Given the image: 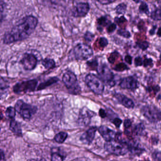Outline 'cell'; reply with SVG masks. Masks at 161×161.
<instances>
[{
  "instance_id": "6da1fadb",
  "label": "cell",
  "mask_w": 161,
  "mask_h": 161,
  "mask_svg": "<svg viewBox=\"0 0 161 161\" xmlns=\"http://www.w3.org/2000/svg\"><path fill=\"white\" fill-rule=\"evenodd\" d=\"M37 23L38 20L35 17L32 15L25 16L19 20L11 31L4 34L3 43L7 45L26 39L33 32Z\"/></svg>"
},
{
  "instance_id": "7a4b0ae2",
  "label": "cell",
  "mask_w": 161,
  "mask_h": 161,
  "mask_svg": "<svg viewBox=\"0 0 161 161\" xmlns=\"http://www.w3.org/2000/svg\"><path fill=\"white\" fill-rule=\"evenodd\" d=\"M105 148L108 152L117 156L124 155L129 151L126 141L124 140L118 141L114 139L106 142Z\"/></svg>"
},
{
  "instance_id": "3957f363",
  "label": "cell",
  "mask_w": 161,
  "mask_h": 161,
  "mask_svg": "<svg viewBox=\"0 0 161 161\" xmlns=\"http://www.w3.org/2000/svg\"><path fill=\"white\" fill-rule=\"evenodd\" d=\"M63 82L69 91L73 95H78L81 92L80 87L78 83L75 74L70 71H67L63 75Z\"/></svg>"
},
{
  "instance_id": "277c9868",
  "label": "cell",
  "mask_w": 161,
  "mask_h": 161,
  "mask_svg": "<svg viewBox=\"0 0 161 161\" xmlns=\"http://www.w3.org/2000/svg\"><path fill=\"white\" fill-rule=\"evenodd\" d=\"M85 81L92 92L96 95H102L104 85L103 81L99 77L93 73H89L86 77Z\"/></svg>"
},
{
  "instance_id": "5b68a950",
  "label": "cell",
  "mask_w": 161,
  "mask_h": 161,
  "mask_svg": "<svg viewBox=\"0 0 161 161\" xmlns=\"http://www.w3.org/2000/svg\"><path fill=\"white\" fill-rule=\"evenodd\" d=\"M73 54L75 59L79 61L87 60L93 55V50L85 44H80L73 49Z\"/></svg>"
},
{
  "instance_id": "8992f818",
  "label": "cell",
  "mask_w": 161,
  "mask_h": 161,
  "mask_svg": "<svg viewBox=\"0 0 161 161\" xmlns=\"http://www.w3.org/2000/svg\"><path fill=\"white\" fill-rule=\"evenodd\" d=\"M16 111L25 119H30L36 112V108L31 104L25 103L23 101L19 100L15 106Z\"/></svg>"
},
{
  "instance_id": "52a82bcc",
  "label": "cell",
  "mask_w": 161,
  "mask_h": 161,
  "mask_svg": "<svg viewBox=\"0 0 161 161\" xmlns=\"http://www.w3.org/2000/svg\"><path fill=\"white\" fill-rule=\"evenodd\" d=\"M37 80H31L18 83L13 87L14 92L16 94H24L27 92L35 91L37 85Z\"/></svg>"
},
{
  "instance_id": "ba28073f",
  "label": "cell",
  "mask_w": 161,
  "mask_h": 161,
  "mask_svg": "<svg viewBox=\"0 0 161 161\" xmlns=\"http://www.w3.org/2000/svg\"><path fill=\"white\" fill-rule=\"evenodd\" d=\"M143 115L150 122H157L161 120V111L153 105H145L141 110Z\"/></svg>"
},
{
  "instance_id": "9c48e42d",
  "label": "cell",
  "mask_w": 161,
  "mask_h": 161,
  "mask_svg": "<svg viewBox=\"0 0 161 161\" xmlns=\"http://www.w3.org/2000/svg\"><path fill=\"white\" fill-rule=\"evenodd\" d=\"M100 79L111 87L114 86L115 82L114 80V74L107 65L102 64L97 69Z\"/></svg>"
},
{
  "instance_id": "30bf717a",
  "label": "cell",
  "mask_w": 161,
  "mask_h": 161,
  "mask_svg": "<svg viewBox=\"0 0 161 161\" xmlns=\"http://www.w3.org/2000/svg\"><path fill=\"white\" fill-rule=\"evenodd\" d=\"M20 63L25 70L31 71L34 69L36 67L37 59L32 53H25L23 54Z\"/></svg>"
},
{
  "instance_id": "8fae6325",
  "label": "cell",
  "mask_w": 161,
  "mask_h": 161,
  "mask_svg": "<svg viewBox=\"0 0 161 161\" xmlns=\"http://www.w3.org/2000/svg\"><path fill=\"white\" fill-rule=\"evenodd\" d=\"M90 6L87 3H77L72 11V15L76 18L83 17L88 14Z\"/></svg>"
},
{
  "instance_id": "7c38bea8",
  "label": "cell",
  "mask_w": 161,
  "mask_h": 161,
  "mask_svg": "<svg viewBox=\"0 0 161 161\" xmlns=\"http://www.w3.org/2000/svg\"><path fill=\"white\" fill-rule=\"evenodd\" d=\"M119 86L123 89L134 90L139 87V82L134 77L129 76L123 78L119 83Z\"/></svg>"
},
{
  "instance_id": "4fadbf2b",
  "label": "cell",
  "mask_w": 161,
  "mask_h": 161,
  "mask_svg": "<svg viewBox=\"0 0 161 161\" xmlns=\"http://www.w3.org/2000/svg\"><path fill=\"white\" fill-rule=\"evenodd\" d=\"M94 113L86 107H83L80 111L79 115V123L82 125H87L90 121L91 118L94 116Z\"/></svg>"
},
{
  "instance_id": "5bb4252c",
  "label": "cell",
  "mask_w": 161,
  "mask_h": 161,
  "mask_svg": "<svg viewBox=\"0 0 161 161\" xmlns=\"http://www.w3.org/2000/svg\"><path fill=\"white\" fill-rule=\"evenodd\" d=\"M99 132L106 142L112 141L115 138V132L106 126H101L98 129Z\"/></svg>"
},
{
  "instance_id": "9a60e30c",
  "label": "cell",
  "mask_w": 161,
  "mask_h": 161,
  "mask_svg": "<svg viewBox=\"0 0 161 161\" xmlns=\"http://www.w3.org/2000/svg\"><path fill=\"white\" fill-rule=\"evenodd\" d=\"M115 97L119 103L126 108L128 109H132L134 107L135 104L133 101L131 99L127 97L124 95H122L120 93H117L115 94Z\"/></svg>"
},
{
  "instance_id": "2e32d148",
  "label": "cell",
  "mask_w": 161,
  "mask_h": 161,
  "mask_svg": "<svg viewBox=\"0 0 161 161\" xmlns=\"http://www.w3.org/2000/svg\"><path fill=\"white\" fill-rule=\"evenodd\" d=\"M97 128L93 127L88 129L85 133L83 134L81 136V140L86 144H89L92 143L95 138Z\"/></svg>"
},
{
  "instance_id": "e0dca14e",
  "label": "cell",
  "mask_w": 161,
  "mask_h": 161,
  "mask_svg": "<svg viewBox=\"0 0 161 161\" xmlns=\"http://www.w3.org/2000/svg\"><path fill=\"white\" fill-rule=\"evenodd\" d=\"M129 151L136 155H139L144 151V149L142 148L139 144L134 140L126 141Z\"/></svg>"
},
{
  "instance_id": "ac0fdd59",
  "label": "cell",
  "mask_w": 161,
  "mask_h": 161,
  "mask_svg": "<svg viewBox=\"0 0 161 161\" xmlns=\"http://www.w3.org/2000/svg\"><path fill=\"white\" fill-rule=\"evenodd\" d=\"M10 129L11 130L17 135H21L22 130L20 124L15 120H12L10 123Z\"/></svg>"
},
{
  "instance_id": "d6986e66",
  "label": "cell",
  "mask_w": 161,
  "mask_h": 161,
  "mask_svg": "<svg viewBox=\"0 0 161 161\" xmlns=\"http://www.w3.org/2000/svg\"><path fill=\"white\" fill-rule=\"evenodd\" d=\"M64 154L58 148L53 149L52 153V161H63L64 159Z\"/></svg>"
},
{
  "instance_id": "ffe728a7",
  "label": "cell",
  "mask_w": 161,
  "mask_h": 161,
  "mask_svg": "<svg viewBox=\"0 0 161 161\" xmlns=\"http://www.w3.org/2000/svg\"><path fill=\"white\" fill-rule=\"evenodd\" d=\"M58 80H59V79L57 77H53V78H51L46 81L40 84L37 87V90H41L45 89L48 86H50L53 84L57 82Z\"/></svg>"
},
{
  "instance_id": "44dd1931",
  "label": "cell",
  "mask_w": 161,
  "mask_h": 161,
  "mask_svg": "<svg viewBox=\"0 0 161 161\" xmlns=\"http://www.w3.org/2000/svg\"><path fill=\"white\" fill-rule=\"evenodd\" d=\"M98 24V29L100 31H102L103 27L109 26L111 24V21L108 19L106 16H102L99 18L97 21Z\"/></svg>"
},
{
  "instance_id": "7402d4cb",
  "label": "cell",
  "mask_w": 161,
  "mask_h": 161,
  "mask_svg": "<svg viewBox=\"0 0 161 161\" xmlns=\"http://www.w3.org/2000/svg\"><path fill=\"white\" fill-rule=\"evenodd\" d=\"M145 127L142 123L136 124L132 129V132L136 136H142L145 132Z\"/></svg>"
},
{
  "instance_id": "603a6c76",
  "label": "cell",
  "mask_w": 161,
  "mask_h": 161,
  "mask_svg": "<svg viewBox=\"0 0 161 161\" xmlns=\"http://www.w3.org/2000/svg\"><path fill=\"white\" fill-rule=\"evenodd\" d=\"M42 64L43 66L47 69H51L55 66V63L54 60L50 58H46L42 60Z\"/></svg>"
},
{
  "instance_id": "cb8c5ba5",
  "label": "cell",
  "mask_w": 161,
  "mask_h": 161,
  "mask_svg": "<svg viewBox=\"0 0 161 161\" xmlns=\"http://www.w3.org/2000/svg\"><path fill=\"white\" fill-rule=\"evenodd\" d=\"M67 136L68 134L67 133L64 132H61L55 136L54 139L58 143H62L64 142L65 140L67 137Z\"/></svg>"
},
{
  "instance_id": "d4e9b609",
  "label": "cell",
  "mask_w": 161,
  "mask_h": 161,
  "mask_svg": "<svg viewBox=\"0 0 161 161\" xmlns=\"http://www.w3.org/2000/svg\"><path fill=\"white\" fill-rule=\"evenodd\" d=\"M127 10V5L124 3H120L115 8L116 13L118 14H123Z\"/></svg>"
},
{
  "instance_id": "484cf974",
  "label": "cell",
  "mask_w": 161,
  "mask_h": 161,
  "mask_svg": "<svg viewBox=\"0 0 161 161\" xmlns=\"http://www.w3.org/2000/svg\"><path fill=\"white\" fill-rule=\"evenodd\" d=\"M151 18L154 20H161V8H158L152 12Z\"/></svg>"
},
{
  "instance_id": "4316f807",
  "label": "cell",
  "mask_w": 161,
  "mask_h": 161,
  "mask_svg": "<svg viewBox=\"0 0 161 161\" xmlns=\"http://www.w3.org/2000/svg\"><path fill=\"white\" fill-rule=\"evenodd\" d=\"M129 69V67L127 66V65L123 63L118 64L114 68V70L118 71V72H123V71Z\"/></svg>"
},
{
  "instance_id": "83f0119b",
  "label": "cell",
  "mask_w": 161,
  "mask_h": 161,
  "mask_svg": "<svg viewBox=\"0 0 161 161\" xmlns=\"http://www.w3.org/2000/svg\"><path fill=\"white\" fill-rule=\"evenodd\" d=\"M139 11L141 14H145L148 15L149 13L147 4L145 2H142L139 7Z\"/></svg>"
},
{
  "instance_id": "f1b7e54d",
  "label": "cell",
  "mask_w": 161,
  "mask_h": 161,
  "mask_svg": "<svg viewBox=\"0 0 161 161\" xmlns=\"http://www.w3.org/2000/svg\"><path fill=\"white\" fill-rule=\"evenodd\" d=\"M16 111L15 108H14L13 107H9L6 109L5 114L8 118L13 119L15 116Z\"/></svg>"
},
{
  "instance_id": "f546056e",
  "label": "cell",
  "mask_w": 161,
  "mask_h": 161,
  "mask_svg": "<svg viewBox=\"0 0 161 161\" xmlns=\"http://www.w3.org/2000/svg\"><path fill=\"white\" fill-rule=\"evenodd\" d=\"M119 53L118 52H114L111 53L110 56L108 57V61L110 64H114L116 60L119 58Z\"/></svg>"
},
{
  "instance_id": "4dcf8cb0",
  "label": "cell",
  "mask_w": 161,
  "mask_h": 161,
  "mask_svg": "<svg viewBox=\"0 0 161 161\" xmlns=\"http://www.w3.org/2000/svg\"><path fill=\"white\" fill-rule=\"evenodd\" d=\"M136 46L143 51L146 50L149 46V44L147 41H142V42H137L136 43Z\"/></svg>"
},
{
  "instance_id": "1f68e13d",
  "label": "cell",
  "mask_w": 161,
  "mask_h": 161,
  "mask_svg": "<svg viewBox=\"0 0 161 161\" xmlns=\"http://www.w3.org/2000/svg\"><path fill=\"white\" fill-rule=\"evenodd\" d=\"M117 34L120 36H123L126 38H129L131 36V34L130 32L124 30H119L117 31Z\"/></svg>"
},
{
  "instance_id": "d6a6232c",
  "label": "cell",
  "mask_w": 161,
  "mask_h": 161,
  "mask_svg": "<svg viewBox=\"0 0 161 161\" xmlns=\"http://www.w3.org/2000/svg\"><path fill=\"white\" fill-rule=\"evenodd\" d=\"M108 41L105 37H101L99 40V45L101 47L104 48L108 45Z\"/></svg>"
},
{
  "instance_id": "836d02e7",
  "label": "cell",
  "mask_w": 161,
  "mask_h": 161,
  "mask_svg": "<svg viewBox=\"0 0 161 161\" xmlns=\"http://www.w3.org/2000/svg\"><path fill=\"white\" fill-rule=\"evenodd\" d=\"M95 36L89 31H86V33L85 34L84 38L86 41L88 42H91L93 40Z\"/></svg>"
},
{
  "instance_id": "e575fe53",
  "label": "cell",
  "mask_w": 161,
  "mask_h": 161,
  "mask_svg": "<svg viewBox=\"0 0 161 161\" xmlns=\"http://www.w3.org/2000/svg\"><path fill=\"white\" fill-rule=\"evenodd\" d=\"M114 21L118 25H120L127 22V20L124 16H121L120 17H116L114 19Z\"/></svg>"
},
{
  "instance_id": "d590c367",
  "label": "cell",
  "mask_w": 161,
  "mask_h": 161,
  "mask_svg": "<svg viewBox=\"0 0 161 161\" xmlns=\"http://www.w3.org/2000/svg\"><path fill=\"white\" fill-rule=\"evenodd\" d=\"M153 65V60L151 58H146L143 61V65L145 67L152 66Z\"/></svg>"
},
{
  "instance_id": "8d00e7d4",
  "label": "cell",
  "mask_w": 161,
  "mask_h": 161,
  "mask_svg": "<svg viewBox=\"0 0 161 161\" xmlns=\"http://www.w3.org/2000/svg\"><path fill=\"white\" fill-rule=\"evenodd\" d=\"M87 64L92 69H96L97 70L98 69V63L96 60H93L91 62H88Z\"/></svg>"
},
{
  "instance_id": "74e56055",
  "label": "cell",
  "mask_w": 161,
  "mask_h": 161,
  "mask_svg": "<svg viewBox=\"0 0 161 161\" xmlns=\"http://www.w3.org/2000/svg\"><path fill=\"white\" fill-rule=\"evenodd\" d=\"M116 28V25L115 23H111L107 27V32L109 33L113 32L115 31Z\"/></svg>"
},
{
  "instance_id": "f35d334b",
  "label": "cell",
  "mask_w": 161,
  "mask_h": 161,
  "mask_svg": "<svg viewBox=\"0 0 161 161\" xmlns=\"http://www.w3.org/2000/svg\"><path fill=\"white\" fill-rule=\"evenodd\" d=\"M112 122L117 128H119L121 123H122V121L120 119L116 118L112 120Z\"/></svg>"
},
{
  "instance_id": "ab89813d",
  "label": "cell",
  "mask_w": 161,
  "mask_h": 161,
  "mask_svg": "<svg viewBox=\"0 0 161 161\" xmlns=\"http://www.w3.org/2000/svg\"><path fill=\"white\" fill-rule=\"evenodd\" d=\"M135 65L136 66H141L143 65V62L142 59L140 57H137L135 58L134 60Z\"/></svg>"
},
{
  "instance_id": "60d3db41",
  "label": "cell",
  "mask_w": 161,
  "mask_h": 161,
  "mask_svg": "<svg viewBox=\"0 0 161 161\" xmlns=\"http://www.w3.org/2000/svg\"><path fill=\"white\" fill-rule=\"evenodd\" d=\"M132 122L130 119H125L124 121V126L126 129H129L131 126Z\"/></svg>"
},
{
  "instance_id": "b9f144b4",
  "label": "cell",
  "mask_w": 161,
  "mask_h": 161,
  "mask_svg": "<svg viewBox=\"0 0 161 161\" xmlns=\"http://www.w3.org/2000/svg\"><path fill=\"white\" fill-rule=\"evenodd\" d=\"M147 90L149 92L153 91V92L156 93V92H158L160 90V87L159 86H153V87H149Z\"/></svg>"
},
{
  "instance_id": "7bdbcfd3",
  "label": "cell",
  "mask_w": 161,
  "mask_h": 161,
  "mask_svg": "<svg viewBox=\"0 0 161 161\" xmlns=\"http://www.w3.org/2000/svg\"><path fill=\"white\" fill-rule=\"evenodd\" d=\"M125 62L131 65L132 64V58L131 56L129 55H127L125 56Z\"/></svg>"
},
{
  "instance_id": "ee69618b",
  "label": "cell",
  "mask_w": 161,
  "mask_h": 161,
  "mask_svg": "<svg viewBox=\"0 0 161 161\" xmlns=\"http://www.w3.org/2000/svg\"><path fill=\"white\" fill-rule=\"evenodd\" d=\"M153 158L157 161H161V152H157L154 153L153 154Z\"/></svg>"
},
{
  "instance_id": "f6af8a7d",
  "label": "cell",
  "mask_w": 161,
  "mask_h": 161,
  "mask_svg": "<svg viewBox=\"0 0 161 161\" xmlns=\"http://www.w3.org/2000/svg\"><path fill=\"white\" fill-rule=\"evenodd\" d=\"M99 115L102 118H104L106 117L107 114H106V112L103 109H100L99 110Z\"/></svg>"
},
{
  "instance_id": "bcb514c9",
  "label": "cell",
  "mask_w": 161,
  "mask_h": 161,
  "mask_svg": "<svg viewBox=\"0 0 161 161\" xmlns=\"http://www.w3.org/2000/svg\"><path fill=\"white\" fill-rule=\"evenodd\" d=\"M114 1H98V2L102 4H109L110 3H113L114 2Z\"/></svg>"
},
{
  "instance_id": "7dc6e473",
  "label": "cell",
  "mask_w": 161,
  "mask_h": 161,
  "mask_svg": "<svg viewBox=\"0 0 161 161\" xmlns=\"http://www.w3.org/2000/svg\"><path fill=\"white\" fill-rule=\"evenodd\" d=\"M156 26H153V27L152 29H151V30L150 31H149V34L150 35L152 36L154 34V33H155V30H156Z\"/></svg>"
},
{
  "instance_id": "c3c4849f",
  "label": "cell",
  "mask_w": 161,
  "mask_h": 161,
  "mask_svg": "<svg viewBox=\"0 0 161 161\" xmlns=\"http://www.w3.org/2000/svg\"><path fill=\"white\" fill-rule=\"evenodd\" d=\"M1 161H5V156H4V153L3 152L2 150H1Z\"/></svg>"
},
{
  "instance_id": "681fc988",
  "label": "cell",
  "mask_w": 161,
  "mask_h": 161,
  "mask_svg": "<svg viewBox=\"0 0 161 161\" xmlns=\"http://www.w3.org/2000/svg\"><path fill=\"white\" fill-rule=\"evenodd\" d=\"M27 161H46V160L44 159H31V160H29Z\"/></svg>"
},
{
  "instance_id": "f907efd6",
  "label": "cell",
  "mask_w": 161,
  "mask_h": 161,
  "mask_svg": "<svg viewBox=\"0 0 161 161\" xmlns=\"http://www.w3.org/2000/svg\"><path fill=\"white\" fill-rule=\"evenodd\" d=\"M157 35L158 36L161 37V27H160L158 29V31L157 32Z\"/></svg>"
},
{
  "instance_id": "816d5d0a",
  "label": "cell",
  "mask_w": 161,
  "mask_h": 161,
  "mask_svg": "<svg viewBox=\"0 0 161 161\" xmlns=\"http://www.w3.org/2000/svg\"><path fill=\"white\" fill-rule=\"evenodd\" d=\"M160 60H161V54H160Z\"/></svg>"
},
{
  "instance_id": "f5cc1de1",
  "label": "cell",
  "mask_w": 161,
  "mask_h": 161,
  "mask_svg": "<svg viewBox=\"0 0 161 161\" xmlns=\"http://www.w3.org/2000/svg\"></svg>"
}]
</instances>
